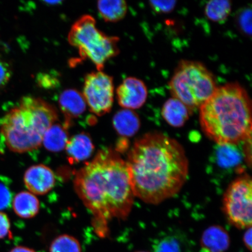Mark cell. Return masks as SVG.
<instances>
[{
    "label": "cell",
    "instance_id": "6da1fadb",
    "mask_svg": "<svg viewBox=\"0 0 252 252\" xmlns=\"http://www.w3.org/2000/svg\"><path fill=\"white\" fill-rule=\"evenodd\" d=\"M75 191L93 216L94 232L101 238L109 234L113 219L125 220L135 195L127 162L115 151H99L75 173Z\"/></svg>",
    "mask_w": 252,
    "mask_h": 252
},
{
    "label": "cell",
    "instance_id": "7a4b0ae2",
    "mask_svg": "<svg viewBox=\"0 0 252 252\" xmlns=\"http://www.w3.org/2000/svg\"><path fill=\"white\" fill-rule=\"evenodd\" d=\"M135 197L157 204L177 194L188 178L189 162L182 145L158 132L135 141L127 161Z\"/></svg>",
    "mask_w": 252,
    "mask_h": 252
},
{
    "label": "cell",
    "instance_id": "3957f363",
    "mask_svg": "<svg viewBox=\"0 0 252 252\" xmlns=\"http://www.w3.org/2000/svg\"><path fill=\"white\" fill-rule=\"evenodd\" d=\"M252 102L237 83L217 87L200 108L201 128L217 144H238L252 139Z\"/></svg>",
    "mask_w": 252,
    "mask_h": 252
},
{
    "label": "cell",
    "instance_id": "277c9868",
    "mask_svg": "<svg viewBox=\"0 0 252 252\" xmlns=\"http://www.w3.org/2000/svg\"><path fill=\"white\" fill-rule=\"evenodd\" d=\"M58 119L54 106L38 97L25 96L1 119L0 133L12 152H30L41 146L44 134Z\"/></svg>",
    "mask_w": 252,
    "mask_h": 252
},
{
    "label": "cell",
    "instance_id": "5b68a950",
    "mask_svg": "<svg viewBox=\"0 0 252 252\" xmlns=\"http://www.w3.org/2000/svg\"><path fill=\"white\" fill-rule=\"evenodd\" d=\"M172 97L193 112L212 96L217 89L215 77L202 63L182 61L169 83Z\"/></svg>",
    "mask_w": 252,
    "mask_h": 252
},
{
    "label": "cell",
    "instance_id": "8992f818",
    "mask_svg": "<svg viewBox=\"0 0 252 252\" xmlns=\"http://www.w3.org/2000/svg\"><path fill=\"white\" fill-rule=\"evenodd\" d=\"M68 39L78 49L81 58L90 60L97 71H102L105 63L119 53V37L106 35L100 31L90 15L82 16L72 25Z\"/></svg>",
    "mask_w": 252,
    "mask_h": 252
},
{
    "label": "cell",
    "instance_id": "52a82bcc",
    "mask_svg": "<svg viewBox=\"0 0 252 252\" xmlns=\"http://www.w3.org/2000/svg\"><path fill=\"white\" fill-rule=\"evenodd\" d=\"M223 210L229 222L235 227H252V181L245 174L229 186L223 197Z\"/></svg>",
    "mask_w": 252,
    "mask_h": 252
},
{
    "label": "cell",
    "instance_id": "ba28073f",
    "mask_svg": "<svg viewBox=\"0 0 252 252\" xmlns=\"http://www.w3.org/2000/svg\"><path fill=\"white\" fill-rule=\"evenodd\" d=\"M83 95L91 112L99 116L106 114L111 110L114 99L113 78L102 71L88 74Z\"/></svg>",
    "mask_w": 252,
    "mask_h": 252
},
{
    "label": "cell",
    "instance_id": "9c48e42d",
    "mask_svg": "<svg viewBox=\"0 0 252 252\" xmlns=\"http://www.w3.org/2000/svg\"><path fill=\"white\" fill-rule=\"evenodd\" d=\"M119 105L125 109L134 110L141 108L146 103L148 91L143 81L135 77H128L122 82L117 91Z\"/></svg>",
    "mask_w": 252,
    "mask_h": 252
},
{
    "label": "cell",
    "instance_id": "30bf717a",
    "mask_svg": "<svg viewBox=\"0 0 252 252\" xmlns=\"http://www.w3.org/2000/svg\"><path fill=\"white\" fill-rule=\"evenodd\" d=\"M239 145L217 144L212 159L217 168L223 172L243 171L242 165L246 157L244 147L241 149Z\"/></svg>",
    "mask_w": 252,
    "mask_h": 252
},
{
    "label": "cell",
    "instance_id": "8fae6325",
    "mask_svg": "<svg viewBox=\"0 0 252 252\" xmlns=\"http://www.w3.org/2000/svg\"><path fill=\"white\" fill-rule=\"evenodd\" d=\"M26 187L32 194H45L55 187V176L52 170L45 165L32 166L25 172L24 178Z\"/></svg>",
    "mask_w": 252,
    "mask_h": 252
},
{
    "label": "cell",
    "instance_id": "7c38bea8",
    "mask_svg": "<svg viewBox=\"0 0 252 252\" xmlns=\"http://www.w3.org/2000/svg\"><path fill=\"white\" fill-rule=\"evenodd\" d=\"M60 108L64 116V126L70 127L72 120L77 119L86 111L87 103L83 94L75 89L65 90L59 99Z\"/></svg>",
    "mask_w": 252,
    "mask_h": 252
},
{
    "label": "cell",
    "instance_id": "4fadbf2b",
    "mask_svg": "<svg viewBox=\"0 0 252 252\" xmlns=\"http://www.w3.org/2000/svg\"><path fill=\"white\" fill-rule=\"evenodd\" d=\"M227 231L219 225H213L203 232L200 240L201 252H225L229 247Z\"/></svg>",
    "mask_w": 252,
    "mask_h": 252
},
{
    "label": "cell",
    "instance_id": "5bb4252c",
    "mask_svg": "<svg viewBox=\"0 0 252 252\" xmlns=\"http://www.w3.org/2000/svg\"><path fill=\"white\" fill-rule=\"evenodd\" d=\"M65 149L70 162H79L92 156L94 145L90 135L83 132L69 139Z\"/></svg>",
    "mask_w": 252,
    "mask_h": 252
},
{
    "label": "cell",
    "instance_id": "9a60e30c",
    "mask_svg": "<svg viewBox=\"0 0 252 252\" xmlns=\"http://www.w3.org/2000/svg\"><path fill=\"white\" fill-rule=\"evenodd\" d=\"M113 126L122 137H130L136 134L140 128L139 116L133 110H119L113 116Z\"/></svg>",
    "mask_w": 252,
    "mask_h": 252
},
{
    "label": "cell",
    "instance_id": "2e32d148",
    "mask_svg": "<svg viewBox=\"0 0 252 252\" xmlns=\"http://www.w3.org/2000/svg\"><path fill=\"white\" fill-rule=\"evenodd\" d=\"M191 112L180 100L171 97L166 100L162 109V115L168 124L174 127H181L188 121Z\"/></svg>",
    "mask_w": 252,
    "mask_h": 252
},
{
    "label": "cell",
    "instance_id": "e0dca14e",
    "mask_svg": "<svg viewBox=\"0 0 252 252\" xmlns=\"http://www.w3.org/2000/svg\"><path fill=\"white\" fill-rule=\"evenodd\" d=\"M13 209L17 216L25 219L33 218L40 209L39 200L31 192L21 191L14 198Z\"/></svg>",
    "mask_w": 252,
    "mask_h": 252
},
{
    "label": "cell",
    "instance_id": "ac0fdd59",
    "mask_svg": "<svg viewBox=\"0 0 252 252\" xmlns=\"http://www.w3.org/2000/svg\"><path fill=\"white\" fill-rule=\"evenodd\" d=\"M67 129L64 125L54 124L47 129L42 144L47 150L59 152L65 149L69 140Z\"/></svg>",
    "mask_w": 252,
    "mask_h": 252
},
{
    "label": "cell",
    "instance_id": "d6986e66",
    "mask_svg": "<svg viewBox=\"0 0 252 252\" xmlns=\"http://www.w3.org/2000/svg\"><path fill=\"white\" fill-rule=\"evenodd\" d=\"M97 6L103 20L110 23L122 20L127 11V3L124 0L99 1Z\"/></svg>",
    "mask_w": 252,
    "mask_h": 252
},
{
    "label": "cell",
    "instance_id": "ffe728a7",
    "mask_svg": "<svg viewBox=\"0 0 252 252\" xmlns=\"http://www.w3.org/2000/svg\"><path fill=\"white\" fill-rule=\"evenodd\" d=\"M182 236L178 234H166L157 239L154 252H190Z\"/></svg>",
    "mask_w": 252,
    "mask_h": 252
},
{
    "label": "cell",
    "instance_id": "44dd1931",
    "mask_svg": "<svg viewBox=\"0 0 252 252\" xmlns=\"http://www.w3.org/2000/svg\"><path fill=\"white\" fill-rule=\"evenodd\" d=\"M231 7V2L228 0H213L207 3L205 14L211 21L220 23L228 18Z\"/></svg>",
    "mask_w": 252,
    "mask_h": 252
},
{
    "label": "cell",
    "instance_id": "7402d4cb",
    "mask_svg": "<svg viewBox=\"0 0 252 252\" xmlns=\"http://www.w3.org/2000/svg\"><path fill=\"white\" fill-rule=\"evenodd\" d=\"M49 252H82V250L80 242L76 238L63 234L52 241Z\"/></svg>",
    "mask_w": 252,
    "mask_h": 252
},
{
    "label": "cell",
    "instance_id": "603a6c76",
    "mask_svg": "<svg viewBox=\"0 0 252 252\" xmlns=\"http://www.w3.org/2000/svg\"><path fill=\"white\" fill-rule=\"evenodd\" d=\"M236 24L238 30L244 35L251 36L252 34V9L244 8L236 14Z\"/></svg>",
    "mask_w": 252,
    "mask_h": 252
},
{
    "label": "cell",
    "instance_id": "cb8c5ba5",
    "mask_svg": "<svg viewBox=\"0 0 252 252\" xmlns=\"http://www.w3.org/2000/svg\"><path fill=\"white\" fill-rule=\"evenodd\" d=\"M11 75V65L0 48V93L7 86Z\"/></svg>",
    "mask_w": 252,
    "mask_h": 252
},
{
    "label": "cell",
    "instance_id": "d4e9b609",
    "mask_svg": "<svg viewBox=\"0 0 252 252\" xmlns=\"http://www.w3.org/2000/svg\"><path fill=\"white\" fill-rule=\"evenodd\" d=\"M151 8L157 13L168 14L175 9L177 1H150Z\"/></svg>",
    "mask_w": 252,
    "mask_h": 252
},
{
    "label": "cell",
    "instance_id": "484cf974",
    "mask_svg": "<svg viewBox=\"0 0 252 252\" xmlns=\"http://www.w3.org/2000/svg\"><path fill=\"white\" fill-rule=\"evenodd\" d=\"M11 203V192L7 187L0 183V210L7 209Z\"/></svg>",
    "mask_w": 252,
    "mask_h": 252
},
{
    "label": "cell",
    "instance_id": "4316f807",
    "mask_svg": "<svg viewBox=\"0 0 252 252\" xmlns=\"http://www.w3.org/2000/svg\"><path fill=\"white\" fill-rule=\"evenodd\" d=\"M11 224L7 214L0 212V239L10 234Z\"/></svg>",
    "mask_w": 252,
    "mask_h": 252
},
{
    "label": "cell",
    "instance_id": "83f0119b",
    "mask_svg": "<svg viewBox=\"0 0 252 252\" xmlns=\"http://www.w3.org/2000/svg\"><path fill=\"white\" fill-rule=\"evenodd\" d=\"M252 227L247 229L243 236L244 243L245 247L250 252L252 251Z\"/></svg>",
    "mask_w": 252,
    "mask_h": 252
},
{
    "label": "cell",
    "instance_id": "f1b7e54d",
    "mask_svg": "<svg viewBox=\"0 0 252 252\" xmlns=\"http://www.w3.org/2000/svg\"><path fill=\"white\" fill-rule=\"evenodd\" d=\"M9 252H36L35 251L27 247H15L10 251Z\"/></svg>",
    "mask_w": 252,
    "mask_h": 252
},
{
    "label": "cell",
    "instance_id": "f546056e",
    "mask_svg": "<svg viewBox=\"0 0 252 252\" xmlns=\"http://www.w3.org/2000/svg\"><path fill=\"white\" fill-rule=\"evenodd\" d=\"M62 1H46L45 2L46 4L48 5H57L59 4V3H61Z\"/></svg>",
    "mask_w": 252,
    "mask_h": 252
},
{
    "label": "cell",
    "instance_id": "4dcf8cb0",
    "mask_svg": "<svg viewBox=\"0 0 252 252\" xmlns=\"http://www.w3.org/2000/svg\"></svg>",
    "mask_w": 252,
    "mask_h": 252
}]
</instances>
